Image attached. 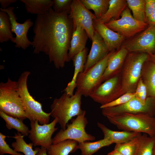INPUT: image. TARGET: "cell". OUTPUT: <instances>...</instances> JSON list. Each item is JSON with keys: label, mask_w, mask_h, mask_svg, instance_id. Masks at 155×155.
I'll return each mask as SVG.
<instances>
[{"label": "cell", "mask_w": 155, "mask_h": 155, "mask_svg": "<svg viewBox=\"0 0 155 155\" xmlns=\"http://www.w3.org/2000/svg\"><path fill=\"white\" fill-rule=\"evenodd\" d=\"M33 53H43L56 68H63L68 62V54L73 32L69 14L58 13L52 8L44 14L37 15L33 28Z\"/></svg>", "instance_id": "obj_1"}, {"label": "cell", "mask_w": 155, "mask_h": 155, "mask_svg": "<svg viewBox=\"0 0 155 155\" xmlns=\"http://www.w3.org/2000/svg\"><path fill=\"white\" fill-rule=\"evenodd\" d=\"M149 57V55L144 53H129L121 72L119 97L127 93L135 92L138 82L141 77L143 66Z\"/></svg>", "instance_id": "obj_2"}, {"label": "cell", "mask_w": 155, "mask_h": 155, "mask_svg": "<svg viewBox=\"0 0 155 155\" xmlns=\"http://www.w3.org/2000/svg\"><path fill=\"white\" fill-rule=\"evenodd\" d=\"M106 117L119 129L155 136V117L144 113H124Z\"/></svg>", "instance_id": "obj_3"}, {"label": "cell", "mask_w": 155, "mask_h": 155, "mask_svg": "<svg viewBox=\"0 0 155 155\" xmlns=\"http://www.w3.org/2000/svg\"><path fill=\"white\" fill-rule=\"evenodd\" d=\"M82 96L77 91L71 96L64 92L59 98L53 100L51 106V116L57 119L61 129H65L69 120L84 112L81 108Z\"/></svg>", "instance_id": "obj_4"}, {"label": "cell", "mask_w": 155, "mask_h": 155, "mask_svg": "<svg viewBox=\"0 0 155 155\" xmlns=\"http://www.w3.org/2000/svg\"><path fill=\"white\" fill-rule=\"evenodd\" d=\"M0 111L22 121L27 118L23 106L17 81L9 78L0 83Z\"/></svg>", "instance_id": "obj_5"}, {"label": "cell", "mask_w": 155, "mask_h": 155, "mask_svg": "<svg viewBox=\"0 0 155 155\" xmlns=\"http://www.w3.org/2000/svg\"><path fill=\"white\" fill-rule=\"evenodd\" d=\"M30 73L28 71L23 72L17 81L25 112L30 121L37 120L42 125L49 124L50 113H47L43 111L41 103L34 99L28 90L27 80Z\"/></svg>", "instance_id": "obj_6"}, {"label": "cell", "mask_w": 155, "mask_h": 155, "mask_svg": "<svg viewBox=\"0 0 155 155\" xmlns=\"http://www.w3.org/2000/svg\"><path fill=\"white\" fill-rule=\"evenodd\" d=\"M115 51H110L100 61L79 74L76 82V91L82 96H89L92 92L101 84L109 59Z\"/></svg>", "instance_id": "obj_7"}, {"label": "cell", "mask_w": 155, "mask_h": 155, "mask_svg": "<svg viewBox=\"0 0 155 155\" xmlns=\"http://www.w3.org/2000/svg\"><path fill=\"white\" fill-rule=\"evenodd\" d=\"M86 111L73 119L71 123L67 124L65 129H61L52 139V144H55L62 141L70 139L75 140L78 143L93 141L95 137L87 133L85 128L88 122L85 117Z\"/></svg>", "instance_id": "obj_8"}, {"label": "cell", "mask_w": 155, "mask_h": 155, "mask_svg": "<svg viewBox=\"0 0 155 155\" xmlns=\"http://www.w3.org/2000/svg\"><path fill=\"white\" fill-rule=\"evenodd\" d=\"M120 18L112 20L105 25L125 38L133 37L146 29L149 25L147 23L138 21L132 15L128 6L122 12Z\"/></svg>", "instance_id": "obj_9"}, {"label": "cell", "mask_w": 155, "mask_h": 155, "mask_svg": "<svg viewBox=\"0 0 155 155\" xmlns=\"http://www.w3.org/2000/svg\"><path fill=\"white\" fill-rule=\"evenodd\" d=\"M102 109V115L106 117L124 113H144L154 117L155 114V98L148 97L146 103L143 104L134 97L122 105Z\"/></svg>", "instance_id": "obj_10"}, {"label": "cell", "mask_w": 155, "mask_h": 155, "mask_svg": "<svg viewBox=\"0 0 155 155\" xmlns=\"http://www.w3.org/2000/svg\"><path fill=\"white\" fill-rule=\"evenodd\" d=\"M14 7L10 6L4 9L0 10L6 12L9 15L11 25V31L14 33L16 37L10 40L15 44L16 48L25 50L32 45V42L29 40L27 37V34L30 28L34 26V23L30 19L26 20L23 23H20L17 22L18 18L14 13Z\"/></svg>", "instance_id": "obj_11"}, {"label": "cell", "mask_w": 155, "mask_h": 155, "mask_svg": "<svg viewBox=\"0 0 155 155\" xmlns=\"http://www.w3.org/2000/svg\"><path fill=\"white\" fill-rule=\"evenodd\" d=\"M129 52L144 53L150 56L155 53V24L149 25L140 34L123 46Z\"/></svg>", "instance_id": "obj_12"}, {"label": "cell", "mask_w": 155, "mask_h": 155, "mask_svg": "<svg viewBox=\"0 0 155 155\" xmlns=\"http://www.w3.org/2000/svg\"><path fill=\"white\" fill-rule=\"evenodd\" d=\"M30 122L31 129L28 137L33 145L49 149L52 144V135L58 129L55 127L58 123L57 119L54 118L51 123L42 125H40L37 120Z\"/></svg>", "instance_id": "obj_13"}, {"label": "cell", "mask_w": 155, "mask_h": 155, "mask_svg": "<svg viewBox=\"0 0 155 155\" xmlns=\"http://www.w3.org/2000/svg\"><path fill=\"white\" fill-rule=\"evenodd\" d=\"M121 72L105 81L91 93L89 96L103 105L118 98L120 88Z\"/></svg>", "instance_id": "obj_14"}, {"label": "cell", "mask_w": 155, "mask_h": 155, "mask_svg": "<svg viewBox=\"0 0 155 155\" xmlns=\"http://www.w3.org/2000/svg\"><path fill=\"white\" fill-rule=\"evenodd\" d=\"M69 15L73 20V31L78 26H81L86 30L91 40L95 31L93 24V20L96 19L94 15L86 8L79 0H73Z\"/></svg>", "instance_id": "obj_15"}, {"label": "cell", "mask_w": 155, "mask_h": 155, "mask_svg": "<svg viewBox=\"0 0 155 155\" xmlns=\"http://www.w3.org/2000/svg\"><path fill=\"white\" fill-rule=\"evenodd\" d=\"M91 40L92 47L88 56L84 71L100 61L110 52L103 38L96 30Z\"/></svg>", "instance_id": "obj_16"}, {"label": "cell", "mask_w": 155, "mask_h": 155, "mask_svg": "<svg viewBox=\"0 0 155 155\" xmlns=\"http://www.w3.org/2000/svg\"><path fill=\"white\" fill-rule=\"evenodd\" d=\"M93 24L95 30L103 38L110 51L118 48L125 39L108 27L105 24L100 23L97 19L93 20Z\"/></svg>", "instance_id": "obj_17"}, {"label": "cell", "mask_w": 155, "mask_h": 155, "mask_svg": "<svg viewBox=\"0 0 155 155\" xmlns=\"http://www.w3.org/2000/svg\"><path fill=\"white\" fill-rule=\"evenodd\" d=\"M129 53L124 46L115 51L109 59L102 78V82L120 73Z\"/></svg>", "instance_id": "obj_18"}, {"label": "cell", "mask_w": 155, "mask_h": 155, "mask_svg": "<svg viewBox=\"0 0 155 155\" xmlns=\"http://www.w3.org/2000/svg\"><path fill=\"white\" fill-rule=\"evenodd\" d=\"M88 38L86 30L81 26H78L72 34L68 54V62L72 60L76 55L86 48Z\"/></svg>", "instance_id": "obj_19"}, {"label": "cell", "mask_w": 155, "mask_h": 155, "mask_svg": "<svg viewBox=\"0 0 155 155\" xmlns=\"http://www.w3.org/2000/svg\"><path fill=\"white\" fill-rule=\"evenodd\" d=\"M97 125L103 133L104 138L111 142L113 144H121L128 142L142 133L125 131H113L100 122H98Z\"/></svg>", "instance_id": "obj_20"}, {"label": "cell", "mask_w": 155, "mask_h": 155, "mask_svg": "<svg viewBox=\"0 0 155 155\" xmlns=\"http://www.w3.org/2000/svg\"><path fill=\"white\" fill-rule=\"evenodd\" d=\"M88 49L85 48L82 51L76 55L72 59L74 66V70L73 78L71 81L67 84L65 89L64 92L71 96L73 95L75 88H76L77 79L79 74L83 71Z\"/></svg>", "instance_id": "obj_21"}, {"label": "cell", "mask_w": 155, "mask_h": 155, "mask_svg": "<svg viewBox=\"0 0 155 155\" xmlns=\"http://www.w3.org/2000/svg\"><path fill=\"white\" fill-rule=\"evenodd\" d=\"M141 78L146 88L147 96L155 98V62L149 59L144 63Z\"/></svg>", "instance_id": "obj_22"}, {"label": "cell", "mask_w": 155, "mask_h": 155, "mask_svg": "<svg viewBox=\"0 0 155 155\" xmlns=\"http://www.w3.org/2000/svg\"><path fill=\"white\" fill-rule=\"evenodd\" d=\"M127 6V0H109V7L107 11L97 20L100 23L104 24L112 20H118L122 12Z\"/></svg>", "instance_id": "obj_23"}, {"label": "cell", "mask_w": 155, "mask_h": 155, "mask_svg": "<svg viewBox=\"0 0 155 155\" xmlns=\"http://www.w3.org/2000/svg\"><path fill=\"white\" fill-rule=\"evenodd\" d=\"M78 143L71 140L67 139L55 144H52L47 150L48 155H68L78 149Z\"/></svg>", "instance_id": "obj_24"}, {"label": "cell", "mask_w": 155, "mask_h": 155, "mask_svg": "<svg viewBox=\"0 0 155 155\" xmlns=\"http://www.w3.org/2000/svg\"><path fill=\"white\" fill-rule=\"evenodd\" d=\"M24 5L27 12L37 15L43 14L48 11L53 6L51 0H20Z\"/></svg>", "instance_id": "obj_25"}, {"label": "cell", "mask_w": 155, "mask_h": 155, "mask_svg": "<svg viewBox=\"0 0 155 155\" xmlns=\"http://www.w3.org/2000/svg\"><path fill=\"white\" fill-rule=\"evenodd\" d=\"M24 136L18 132L15 133V135L13 137L16 140V141L11 144L13 150L17 152L23 153L24 155H36L38 152V147L36 148L33 150V143H27L24 139Z\"/></svg>", "instance_id": "obj_26"}, {"label": "cell", "mask_w": 155, "mask_h": 155, "mask_svg": "<svg viewBox=\"0 0 155 155\" xmlns=\"http://www.w3.org/2000/svg\"><path fill=\"white\" fill-rule=\"evenodd\" d=\"M88 10H92L98 19L104 15L108 8L109 0H79Z\"/></svg>", "instance_id": "obj_27"}, {"label": "cell", "mask_w": 155, "mask_h": 155, "mask_svg": "<svg viewBox=\"0 0 155 155\" xmlns=\"http://www.w3.org/2000/svg\"><path fill=\"white\" fill-rule=\"evenodd\" d=\"M113 144L103 138L94 142L86 141L78 143V147L81 151V155H92L102 148L108 146Z\"/></svg>", "instance_id": "obj_28"}, {"label": "cell", "mask_w": 155, "mask_h": 155, "mask_svg": "<svg viewBox=\"0 0 155 155\" xmlns=\"http://www.w3.org/2000/svg\"><path fill=\"white\" fill-rule=\"evenodd\" d=\"M0 116L5 121L6 126L9 129H14L22 135H28L30 130L23 122V121L18 118L9 116L0 111Z\"/></svg>", "instance_id": "obj_29"}, {"label": "cell", "mask_w": 155, "mask_h": 155, "mask_svg": "<svg viewBox=\"0 0 155 155\" xmlns=\"http://www.w3.org/2000/svg\"><path fill=\"white\" fill-rule=\"evenodd\" d=\"M155 136L141 134L134 155H152Z\"/></svg>", "instance_id": "obj_30"}, {"label": "cell", "mask_w": 155, "mask_h": 155, "mask_svg": "<svg viewBox=\"0 0 155 155\" xmlns=\"http://www.w3.org/2000/svg\"><path fill=\"white\" fill-rule=\"evenodd\" d=\"M13 37L11 25L8 14L0 10V42L8 41Z\"/></svg>", "instance_id": "obj_31"}, {"label": "cell", "mask_w": 155, "mask_h": 155, "mask_svg": "<svg viewBox=\"0 0 155 155\" xmlns=\"http://www.w3.org/2000/svg\"><path fill=\"white\" fill-rule=\"evenodd\" d=\"M127 2L134 18L138 21L147 23L145 15L146 0H127Z\"/></svg>", "instance_id": "obj_32"}, {"label": "cell", "mask_w": 155, "mask_h": 155, "mask_svg": "<svg viewBox=\"0 0 155 155\" xmlns=\"http://www.w3.org/2000/svg\"><path fill=\"white\" fill-rule=\"evenodd\" d=\"M141 134L128 142L116 144L114 149L122 155H134Z\"/></svg>", "instance_id": "obj_33"}, {"label": "cell", "mask_w": 155, "mask_h": 155, "mask_svg": "<svg viewBox=\"0 0 155 155\" xmlns=\"http://www.w3.org/2000/svg\"><path fill=\"white\" fill-rule=\"evenodd\" d=\"M72 0H53V9L58 13H66L69 14Z\"/></svg>", "instance_id": "obj_34"}, {"label": "cell", "mask_w": 155, "mask_h": 155, "mask_svg": "<svg viewBox=\"0 0 155 155\" xmlns=\"http://www.w3.org/2000/svg\"><path fill=\"white\" fill-rule=\"evenodd\" d=\"M134 97H135V92L127 93L109 103L101 105L100 108L102 109L122 105L126 103Z\"/></svg>", "instance_id": "obj_35"}, {"label": "cell", "mask_w": 155, "mask_h": 155, "mask_svg": "<svg viewBox=\"0 0 155 155\" xmlns=\"http://www.w3.org/2000/svg\"><path fill=\"white\" fill-rule=\"evenodd\" d=\"M135 94V97L137 98L143 104L146 103L148 97L147 90L141 77L138 82Z\"/></svg>", "instance_id": "obj_36"}, {"label": "cell", "mask_w": 155, "mask_h": 155, "mask_svg": "<svg viewBox=\"0 0 155 155\" xmlns=\"http://www.w3.org/2000/svg\"><path fill=\"white\" fill-rule=\"evenodd\" d=\"M6 136L0 133V154L4 155L8 154L12 155H24L18 153L11 148L5 141Z\"/></svg>", "instance_id": "obj_37"}, {"label": "cell", "mask_w": 155, "mask_h": 155, "mask_svg": "<svg viewBox=\"0 0 155 155\" xmlns=\"http://www.w3.org/2000/svg\"><path fill=\"white\" fill-rule=\"evenodd\" d=\"M145 0V15L146 19L155 10V0Z\"/></svg>", "instance_id": "obj_38"}, {"label": "cell", "mask_w": 155, "mask_h": 155, "mask_svg": "<svg viewBox=\"0 0 155 155\" xmlns=\"http://www.w3.org/2000/svg\"><path fill=\"white\" fill-rule=\"evenodd\" d=\"M17 1V0H0L1 8L4 9H6L9 7L10 4L14 3Z\"/></svg>", "instance_id": "obj_39"}, {"label": "cell", "mask_w": 155, "mask_h": 155, "mask_svg": "<svg viewBox=\"0 0 155 155\" xmlns=\"http://www.w3.org/2000/svg\"><path fill=\"white\" fill-rule=\"evenodd\" d=\"M146 21L149 25L155 24V10L146 19Z\"/></svg>", "instance_id": "obj_40"}, {"label": "cell", "mask_w": 155, "mask_h": 155, "mask_svg": "<svg viewBox=\"0 0 155 155\" xmlns=\"http://www.w3.org/2000/svg\"><path fill=\"white\" fill-rule=\"evenodd\" d=\"M38 152L36 155H48L47 153V149L41 147L40 148H38Z\"/></svg>", "instance_id": "obj_41"}, {"label": "cell", "mask_w": 155, "mask_h": 155, "mask_svg": "<svg viewBox=\"0 0 155 155\" xmlns=\"http://www.w3.org/2000/svg\"><path fill=\"white\" fill-rule=\"evenodd\" d=\"M106 155H122L119 151L118 150L114 149L108 153Z\"/></svg>", "instance_id": "obj_42"}, {"label": "cell", "mask_w": 155, "mask_h": 155, "mask_svg": "<svg viewBox=\"0 0 155 155\" xmlns=\"http://www.w3.org/2000/svg\"><path fill=\"white\" fill-rule=\"evenodd\" d=\"M149 59L155 62V53L150 56Z\"/></svg>", "instance_id": "obj_43"}, {"label": "cell", "mask_w": 155, "mask_h": 155, "mask_svg": "<svg viewBox=\"0 0 155 155\" xmlns=\"http://www.w3.org/2000/svg\"><path fill=\"white\" fill-rule=\"evenodd\" d=\"M152 155H155V142L153 148Z\"/></svg>", "instance_id": "obj_44"}, {"label": "cell", "mask_w": 155, "mask_h": 155, "mask_svg": "<svg viewBox=\"0 0 155 155\" xmlns=\"http://www.w3.org/2000/svg\"></svg>", "instance_id": "obj_45"}]
</instances>
